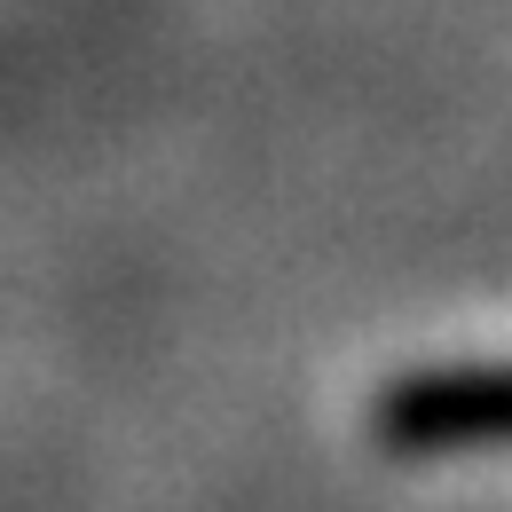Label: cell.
Masks as SVG:
<instances>
[{
    "label": "cell",
    "instance_id": "6da1fadb",
    "mask_svg": "<svg viewBox=\"0 0 512 512\" xmlns=\"http://www.w3.org/2000/svg\"><path fill=\"white\" fill-rule=\"evenodd\" d=\"M394 449H497L512 442V371H434L379 402Z\"/></svg>",
    "mask_w": 512,
    "mask_h": 512
}]
</instances>
